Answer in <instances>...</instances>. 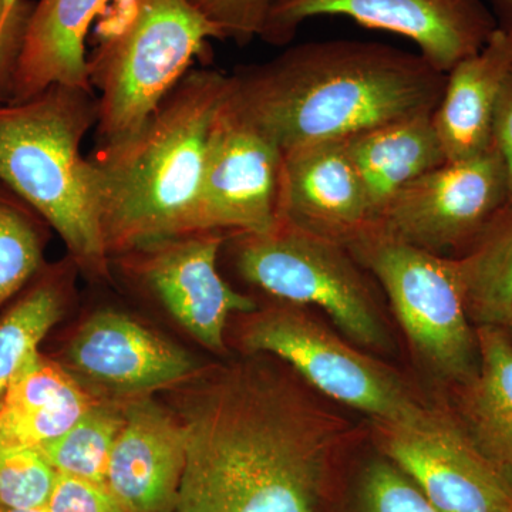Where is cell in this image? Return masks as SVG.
<instances>
[{
	"mask_svg": "<svg viewBox=\"0 0 512 512\" xmlns=\"http://www.w3.org/2000/svg\"><path fill=\"white\" fill-rule=\"evenodd\" d=\"M279 218L346 247L376 224L345 140L284 154Z\"/></svg>",
	"mask_w": 512,
	"mask_h": 512,
	"instance_id": "cell-15",
	"label": "cell"
},
{
	"mask_svg": "<svg viewBox=\"0 0 512 512\" xmlns=\"http://www.w3.org/2000/svg\"><path fill=\"white\" fill-rule=\"evenodd\" d=\"M320 512L440 511L412 478L379 453L346 477L338 466Z\"/></svg>",
	"mask_w": 512,
	"mask_h": 512,
	"instance_id": "cell-24",
	"label": "cell"
},
{
	"mask_svg": "<svg viewBox=\"0 0 512 512\" xmlns=\"http://www.w3.org/2000/svg\"><path fill=\"white\" fill-rule=\"evenodd\" d=\"M187 384L178 396L187 460L174 512H320L339 466L328 421L249 363Z\"/></svg>",
	"mask_w": 512,
	"mask_h": 512,
	"instance_id": "cell-1",
	"label": "cell"
},
{
	"mask_svg": "<svg viewBox=\"0 0 512 512\" xmlns=\"http://www.w3.org/2000/svg\"><path fill=\"white\" fill-rule=\"evenodd\" d=\"M225 239L221 232H190L141 245L110 261L140 282L202 346L222 352L228 319L258 309L254 299L235 291L218 271Z\"/></svg>",
	"mask_w": 512,
	"mask_h": 512,
	"instance_id": "cell-12",
	"label": "cell"
},
{
	"mask_svg": "<svg viewBox=\"0 0 512 512\" xmlns=\"http://www.w3.org/2000/svg\"><path fill=\"white\" fill-rule=\"evenodd\" d=\"M379 453L404 471L440 512H507L512 487L480 453L456 414L420 406L376 421Z\"/></svg>",
	"mask_w": 512,
	"mask_h": 512,
	"instance_id": "cell-11",
	"label": "cell"
},
{
	"mask_svg": "<svg viewBox=\"0 0 512 512\" xmlns=\"http://www.w3.org/2000/svg\"><path fill=\"white\" fill-rule=\"evenodd\" d=\"M508 205L507 173L493 144L480 156L447 161L421 175L389 202L375 227L404 244L447 256L453 249L466 252Z\"/></svg>",
	"mask_w": 512,
	"mask_h": 512,
	"instance_id": "cell-9",
	"label": "cell"
},
{
	"mask_svg": "<svg viewBox=\"0 0 512 512\" xmlns=\"http://www.w3.org/2000/svg\"><path fill=\"white\" fill-rule=\"evenodd\" d=\"M505 335L508 336V339H510L511 345H512V313L510 315V318H508L507 322H505V325L503 328Z\"/></svg>",
	"mask_w": 512,
	"mask_h": 512,
	"instance_id": "cell-33",
	"label": "cell"
},
{
	"mask_svg": "<svg viewBox=\"0 0 512 512\" xmlns=\"http://www.w3.org/2000/svg\"><path fill=\"white\" fill-rule=\"evenodd\" d=\"M0 512H46L45 508H39V510H12V508L0 507Z\"/></svg>",
	"mask_w": 512,
	"mask_h": 512,
	"instance_id": "cell-34",
	"label": "cell"
},
{
	"mask_svg": "<svg viewBox=\"0 0 512 512\" xmlns=\"http://www.w3.org/2000/svg\"><path fill=\"white\" fill-rule=\"evenodd\" d=\"M56 476L55 468L36 448L0 444V507L45 508Z\"/></svg>",
	"mask_w": 512,
	"mask_h": 512,
	"instance_id": "cell-27",
	"label": "cell"
},
{
	"mask_svg": "<svg viewBox=\"0 0 512 512\" xmlns=\"http://www.w3.org/2000/svg\"><path fill=\"white\" fill-rule=\"evenodd\" d=\"M239 276L279 301L315 305L350 339L379 348L386 342L363 265L346 245L279 218L265 234H232Z\"/></svg>",
	"mask_w": 512,
	"mask_h": 512,
	"instance_id": "cell-6",
	"label": "cell"
},
{
	"mask_svg": "<svg viewBox=\"0 0 512 512\" xmlns=\"http://www.w3.org/2000/svg\"><path fill=\"white\" fill-rule=\"evenodd\" d=\"M46 512H126L106 485L57 473Z\"/></svg>",
	"mask_w": 512,
	"mask_h": 512,
	"instance_id": "cell-29",
	"label": "cell"
},
{
	"mask_svg": "<svg viewBox=\"0 0 512 512\" xmlns=\"http://www.w3.org/2000/svg\"><path fill=\"white\" fill-rule=\"evenodd\" d=\"M248 315L242 346L279 357L326 396L375 421L402 419L421 406L386 366L343 342L301 306L284 302Z\"/></svg>",
	"mask_w": 512,
	"mask_h": 512,
	"instance_id": "cell-8",
	"label": "cell"
},
{
	"mask_svg": "<svg viewBox=\"0 0 512 512\" xmlns=\"http://www.w3.org/2000/svg\"><path fill=\"white\" fill-rule=\"evenodd\" d=\"M348 248L389 296L421 359L437 375L458 384L473 376L477 335L467 315L457 259L387 237L375 225Z\"/></svg>",
	"mask_w": 512,
	"mask_h": 512,
	"instance_id": "cell-7",
	"label": "cell"
},
{
	"mask_svg": "<svg viewBox=\"0 0 512 512\" xmlns=\"http://www.w3.org/2000/svg\"><path fill=\"white\" fill-rule=\"evenodd\" d=\"M43 238L32 215L0 194V308L43 269Z\"/></svg>",
	"mask_w": 512,
	"mask_h": 512,
	"instance_id": "cell-26",
	"label": "cell"
},
{
	"mask_svg": "<svg viewBox=\"0 0 512 512\" xmlns=\"http://www.w3.org/2000/svg\"><path fill=\"white\" fill-rule=\"evenodd\" d=\"M493 12L498 29L512 36V0H485Z\"/></svg>",
	"mask_w": 512,
	"mask_h": 512,
	"instance_id": "cell-32",
	"label": "cell"
},
{
	"mask_svg": "<svg viewBox=\"0 0 512 512\" xmlns=\"http://www.w3.org/2000/svg\"><path fill=\"white\" fill-rule=\"evenodd\" d=\"M322 16L406 37L446 74L480 52L498 29L485 0H272L259 39L289 45L303 23Z\"/></svg>",
	"mask_w": 512,
	"mask_h": 512,
	"instance_id": "cell-10",
	"label": "cell"
},
{
	"mask_svg": "<svg viewBox=\"0 0 512 512\" xmlns=\"http://www.w3.org/2000/svg\"><path fill=\"white\" fill-rule=\"evenodd\" d=\"M63 366L97 400L130 403L201 372L187 350L117 309L92 313L67 343Z\"/></svg>",
	"mask_w": 512,
	"mask_h": 512,
	"instance_id": "cell-13",
	"label": "cell"
},
{
	"mask_svg": "<svg viewBox=\"0 0 512 512\" xmlns=\"http://www.w3.org/2000/svg\"><path fill=\"white\" fill-rule=\"evenodd\" d=\"M99 117L96 93L55 86L0 103V185L63 239L74 264L109 275L96 170L82 146Z\"/></svg>",
	"mask_w": 512,
	"mask_h": 512,
	"instance_id": "cell-4",
	"label": "cell"
},
{
	"mask_svg": "<svg viewBox=\"0 0 512 512\" xmlns=\"http://www.w3.org/2000/svg\"><path fill=\"white\" fill-rule=\"evenodd\" d=\"M456 259L468 318L503 328L512 313V205Z\"/></svg>",
	"mask_w": 512,
	"mask_h": 512,
	"instance_id": "cell-22",
	"label": "cell"
},
{
	"mask_svg": "<svg viewBox=\"0 0 512 512\" xmlns=\"http://www.w3.org/2000/svg\"><path fill=\"white\" fill-rule=\"evenodd\" d=\"M345 144L365 185L375 222L404 187L447 163L433 114L373 128Z\"/></svg>",
	"mask_w": 512,
	"mask_h": 512,
	"instance_id": "cell-21",
	"label": "cell"
},
{
	"mask_svg": "<svg viewBox=\"0 0 512 512\" xmlns=\"http://www.w3.org/2000/svg\"><path fill=\"white\" fill-rule=\"evenodd\" d=\"M447 74L412 53L366 40L285 49L228 76L227 107L282 153L433 114Z\"/></svg>",
	"mask_w": 512,
	"mask_h": 512,
	"instance_id": "cell-2",
	"label": "cell"
},
{
	"mask_svg": "<svg viewBox=\"0 0 512 512\" xmlns=\"http://www.w3.org/2000/svg\"><path fill=\"white\" fill-rule=\"evenodd\" d=\"M187 460L183 421L153 397L127 403L106 487L126 512H174Z\"/></svg>",
	"mask_w": 512,
	"mask_h": 512,
	"instance_id": "cell-16",
	"label": "cell"
},
{
	"mask_svg": "<svg viewBox=\"0 0 512 512\" xmlns=\"http://www.w3.org/2000/svg\"><path fill=\"white\" fill-rule=\"evenodd\" d=\"M32 9L33 3L28 0H20L15 8L0 0V103L9 100L13 72Z\"/></svg>",
	"mask_w": 512,
	"mask_h": 512,
	"instance_id": "cell-30",
	"label": "cell"
},
{
	"mask_svg": "<svg viewBox=\"0 0 512 512\" xmlns=\"http://www.w3.org/2000/svg\"><path fill=\"white\" fill-rule=\"evenodd\" d=\"M228 76L187 73L133 136L90 158L99 188L107 255L197 231L208 144Z\"/></svg>",
	"mask_w": 512,
	"mask_h": 512,
	"instance_id": "cell-3",
	"label": "cell"
},
{
	"mask_svg": "<svg viewBox=\"0 0 512 512\" xmlns=\"http://www.w3.org/2000/svg\"><path fill=\"white\" fill-rule=\"evenodd\" d=\"M127 403L97 400L62 436L36 448L56 473L106 485Z\"/></svg>",
	"mask_w": 512,
	"mask_h": 512,
	"instance_id": "cell-25",
	"label": "cell"
},
{
	"mask_svg": "<svg viewBox=\"0 0 512 512\" xmlns=\"http://www.w3.org/2000/svg\"><path fill=\"white\" fill-rule=\"evenodd\" d=\"M512 73V36L497 29L480 52L447 73L433 123L447 161L480 156L493 146L498 100Z\"/></svg>",
	"mask_w": 512,
	"mask_h": 512,
	"instance_id": "cell-18",
	"label": "cell"
},
{
	"mask_svg": "<svg viewBox=\"0 0 512 512\" xmlns=\"http://www.w3.org/2000/svg\"><path fill=\"white\" fill-rule=\"evenodd\" d=\"M282 168L279 147L235 116L225 100L208 144L197 231H271L281 214Z\"/></svg>",
	"mask_w": 512,
	"mask_h": 512,
	"instance_id": "cell-14",
	"label": "cell"
},
{
	"mask_svg": "<svg viewBox=\"0 0 512 512\" xmlns=\"http://www.w3.org/2000/svg\"><path fill=\"white\" fill-rule=\"evenodd\" d=\"M96 402L66 367L36 352L0 402V444L42 446L66 433Z\"/></svg>",
	"mask_w": 512,
	"mask_h": 512,
	"instance_id": "cell-19",
	"label": "cell"
},
{
	"mask_svg": "<svg viewBox=\"0 0 512 512\" xmlns=\"http://www.w3.org/2000/svg\"><path fill=\"white\" fill-rule=\"evenodd\" d=\"M110 2L37 0L33 3L8 101L29 100L55 86L94 92L86 53L87 33Z\"/></svg>",
	"mask_w": 512,
	"mask_h": 512,
	"instance_id": "cell-17",
	"label": "cell"
},
{
	"mask_svg": "<svg viewBox=\"0 0 512 512\" xmlns=\"http://www.w3.org/2000/svg\"><path fill=\"white\" fill-rule=\"evenodd\" d=\"M89 59L99 90L97 148L121 143L146 123L220 30L190 0H126Z\"/></svg>",
	"mask_w": 512,
	"mask_h": 512,
	"instance_id": "cell-5",
	"label": "cell"
},
{
	"mask_svg": "<svg viewBox=\"0 0 512 512\" xmlns=\"http://www.w3.org/2000/svg\"><path fill=\"white\" fill-rule=\"evenodd\" d=\"M493 144L503 158L512 205V73L505 83L495 110Z\"/></svg>",
	"mask_w": 512,
	"mask_h": 512,
	"instance_id": "cell-31",
	"label": "cell"
},
{
	"mask_svg": "<svg viewBox=\"0 0 512 512\" xmlns=\"http://www.w3.org/2000/svg\"><path fill=\"white\" fill-rule=\"evenodd\" d=\"M507 512H512V507L510 508V510H508Z\"/></svg>",
	"mask_w": 512,
	"mask_h": 512,
	"instance_id": "cell-36",
	"label": "cell"
},
{
	"mask_svg": "<svg viewBox=\"0 0 512 512\" xmlns=\"http://www.w3.org/2000/svg\"><path fill=\"white\" fill-rule=\"evenodd\" d=\"M66 284L62 272L43 275L0 316V402L13 377L63 318Z\"/></svg>",
	"mask_w": 512,
	"mask_h": 512,
	"instance_id": "cell-23",
	"label": "cell"
},
{
	"mask_svg": "<svg viewBox=\"0 0 512 512\" xmlns=\"http://www.w3.org/2000/svg\"><path fill=\"white\" fill-rule=\"evenodd\" d=\"M478 367L460 383L457 419L512 487V345L501 328L478 326Z\"/></svg>",
	"mask_w": 512,
	"mask_h": 512,
	"instance_id": "cell-20",
	"label": "cell"
},
{
	"mask_svg": "<svg viewBox=\"0 0 512 512\" xmlns=\"http://www.w3.org/2000/svg\"><path fill=\"white\" fill-rule=\"evenodd\" d=\"M190 3L220 30L222 40L247 46L261 35L272 0H190Z\"/></svg>",
	"mask_w": 512,
	"mask_h": 512,
	"instance_id": "cell-28",
	"label": "cell"
},
{
	"mask_svg": "<svg viewBox=\"0 0 512 512\" xmlns=\"http://www.w3.org/2000/svg\"><path fill=\"white\" fill-rule=\"evenodd\" d=\"M19 2L20 0H6V3H8L10 8H15V6L18 5Z\"/></svg>",
	"mask_w": 512,
	"mask_h": 512,
	"instance_id": "cell-35",
	"label": "cell"
}]
</instances>
